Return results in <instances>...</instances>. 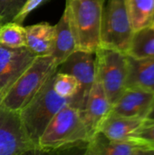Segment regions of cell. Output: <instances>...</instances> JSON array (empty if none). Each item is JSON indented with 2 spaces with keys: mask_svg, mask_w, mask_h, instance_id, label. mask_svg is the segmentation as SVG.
<instances>
[{
  "mask_svg": "<svg viewBox=\"0 0 154 155\" xmlns=\"http://www.w3.org/2000/svg\"><path fill=\"white\" fill-rule=\"evenodd\" d=\"M89 134L81 112L71 104L64 106L50 121L38 141V152L51 153L87 143Z\"/></svg>",
  "mask_w": 154,
  "mask_h": 155,
  "instance_id": "obj_1",
  "label": "cell"
},
{
  "mask_svg": "<svg viewBox=\"0 0 154 155\" xmlns=\"http://www.w3.org/2000/svg\"><path fill=\"white\" fill-rule=\"evenodd\" d=\"M54 74L47 79L31 102L19 111L25 131L37 152L38 141L50 121L64 106L72 104V98L62 97L54 91Z\"/></svg>",
  "mask_w": 154,
  "mask_h": 155,
  "instance_id": "obj_2",
  "label": "cell"
},
{
  "mask_svg": "<svg viewBox=\"0 0 154 155\" xmlns=\"http://www.w3.org/2000/svg\"><path fill=\"white\" fill-rule=\"evenodd\" d=\"M105 0H66L70 25L77 50L95 53L100 47V34Z\"/></svg>",
  "mask_w": 154,
  "mask_h": 155,
  "instance_id": "obj_3",
  "label": "cell"
},
{
  "mask_svg": "<svg viewBox=\"0 0 154 155\" xmlns=\"http://www.w3.org/2000/svg\"><path fill=\"white\" fill-rule=\"evenodd\" d=\"M57 67L51 55L36 56L3 95L1 104L10 110L19 112L31 102L47 79L57 71Z\"/></svg>",
  "mask_w": 154,
  "mask_h": 155,
  "instance_id": "obj_4",
  "label": "cell"
},
{
  "mask_svg": "<svg viewBox=\"0 0 154 155\" xmlns=\"http://www.w3.org/2000/svg\"><path fill=\"white\" fill-rule=\"evenodd\" d=\"M133 34V29L124 0H108L103 13L100 47L127 54Z\"/></svg>",
  "mask_w": 154,
  "mask_h": 155,
  "instance_id": "obj_5",
  "label": "cell"
},
{
  "mask_svg": "<svg viewBox=\"0 0 154 155\" xmlns=\"http://www.w3.org/2000/svg\"><path fill=\"white\" fill-rule=\"evenodd\" d=\"M96 74L113 105L126 89L127 54L118 50L99 47L95 52Z\"/></svg>",
  "mask_w": 154,
  "mask_h": 155,
  "instance_id": "obj_6",
  "label": "cell"
},
{
  "mask_svg": "<svg viewBox=\"0 0 154 155\" xmlns=\"http://www.w3.org/2000/svg\"><path fill=\"white\" fill-rule=\"evenodd\" d=\"M57 71L74 75L79 83V91L72 98L74 107L84 112L96 74L95 53L76 50L58 67Z\"/></svg>",
  "mask_w": 154,
  "mask_h": 155,
  "instance_id": "obj_7",
  "label": "cell"
},
{
  "mask_svg": "<svg viewBox=\"0 0 154 155\" xmlns=\"http://www.w3.org/2000/svg\"><path fill=\"white\" fill-rule=\"evenodd\" d=\"M38 153L28 138L19 112L0 104V155H22Z\"/></svg>",
  "mask_w": 154,
  "mask_h": 155,
  "instance_id": "obj_8",
  "label": "cell"
},
{
  "mask_svg": "<svg viewBox=\"0 0 154 155\" xmlns=\"http://www.w3.org/2000/svg\"><path fill=\"white\" fill-rule=\"evenodd\" d=\"M35 57L36 55L26 46L14 48L0 44V93L2 96L29 67Z\"/></svg>",
  "mask_w": 154,
  "mask_h": 155,
  "instance_id": "obj_9",
  "label": "cell"
},
{
  "mask_svg": "<svg viewBox=\"0 0 154 155\" xmlns=\"http://www.w3.org/2000/svg\"><path fill=\"white\" fill-rule=\"evenodd\" d=\"M87 155H154V149L138 141H116L96 132L87 142Z\"/></svg>",
  "mask_w": 154,
  "mask_h": 155,
  "instance_id": "obj_10",
  "label": "cell"
},
{
  "mask_svg": "<svg viewBox=\"0 0 154 155\" xmlns=\"http://www.w3.org/2000/svg\"><path fill=\"white\" fill-rule=\"evenodd\" d=\"M111 109L112 104L95 74V79L89 93L85 109L84 112H81L89 134V139L99 131L101 124L111 113Z\"/></svg>",
  "mask_w": 154,
  "mask_h": 155,
  "instance_id": "obj_11",
  "label": "cell"
},
{
  "mask_svg": "<svg viewBox=\"0 0 154 155\" xmlns=\"http://www.w3.org/2000/svg\"><path fill=\"white\" fill-rule=\"evenodd\" d=\"M153 102L154 93L138 88H126L112 105L111 113L125 117L146 118Z\"/></svg>",
  "mask_w": 154,
  "mask_h": 155,
  "instance_id": "obj_12",
  "label": "cell"
},
{
  "mask_svg": "<svg viewBox=\"0 0 154 155\" xmlns=\"http://www.w3.org/2000/svg\"><path fill=\"white\" fill-rule=\"evenodd\" d=\"M126 88H138L154 93V55L145 58L127 55Z\"/></svg>",
  "mask_w": 154,
  "mask_h": 155,
  "instance_id": "obj_13",
  "label": "cell"
},
{
  "mask_svg": "<svg viewBox=\"0 0 154 155\" xmlns=\"http://www.w3.org/2000/svg\"><path fill=\"white\" fill-rule=\"evenodd\" d=\"M145 119L125 117L110 113L101 124L99 132L113 140L133 141L136 131L143 124Z\"/></svg>",
  "mask_w": 154,
  "mask_h": 155,
  "instance_id": "obj_14",
  "label": "cell"
},
{
  "mask_svg": "<svg viewBox=\"0 0 154 155\" xmlns=\"http://www.w3.org/2000/svg\"><path fill=\"white\" fill-rule=\"evenodd\" d=\"M54 38L50 55L53 57L57 66H59L77 50L75 39L65 8L59 22L54 25Z\"/></svg>",
  "mask_w": 154,
  "mask_h": 155,
  "instance_id": "obj_15",
  "label": "cell"
},
{
  "mask_svg": "<svg viewBox=\"0 0 154 155\" xmlns=\"http://www.w3.org/2000/svg\"><path fill=\"white\" fill-rule=\"evenodd\" d=\"M54 25L46 22L26 26V47L36 56L50 55L54 38Z\"/></svg>",
  "mask_w": 154,
  "mask_h": 155,
  "instance_id": "obj_16",
  "label": "cell"
},
{
  "mask_svg": "<svg viewBox=\"0 0 154 155\" xmlns=\"http://www.w3.org/2000/svg\"><path fill=\"white\" fill-rule=\"evenodd\" d=\"M127 55L145 58L154 55V28L147 25L133 31Z\"/></svg>",
  "mask_w": 154,
  "mask_h": 155,
  "instance_id": "obj_17",
  "label": "cell"
},
{
  "mask_svg": "<svg viewBox=\"0 0 154 155\" xmlns=\"http://www.w3.org/2000/svg\"><path fill=\"white\" fill-rule=\"evenodd\" d=\"M133 31L150 25L154 12V0H124Z\"/></svg>",
  "mask_w": 154,
  "mask_h": 155,
  "instance_id": "obj_18",
  "label": "cell"
},
{
  "mask_svg": "<svg viewBox=\"0 0 154 155\" xmlns=\"http://www.w3.org/2000/svg\"><path fill=\"white\" fill-rule=\"evenodd\" d=\"M0 44L8 47L26 46V31L21 24L10 21L0 25Z\"/></svg>",
  "mask_w": 154,
  "mask_h": 155,
  "instance_id": "obj_19",
  "label": "cell"
},
{
  "mask_svg": "<svg viewBox=\"0 0 154 155\" xmlns=\"http://www.w3.org/2000/svg\"><path fill=\"white\" fill-rule=\"evenodd\" d=\"M54 89L62 97L73 98L79 91V83L74 75L56 71L54 77Z\"/></svg>",
  "mask_w": 154,
  "mask_h": 155,
  "instance_id": "obj_20",
  "label": "cell"
},
{
  "mask_svg": "<svg viewBox=\"0 0 154 155\" xmlns=\"http://www.w3.org/2000/svg\"><path fill=\"white\" fill-rule=\"evenodd\" d=\"M26 0H0V22L5 24L13 21Z\"/></svg>",
  "mask_w": 154,
  "mask_h": 155,
  "instance_id": "obj_21",
  "label": "cell"
},
{
  "mask_svg": "<svg viewBox=\"0 0 154 155\" xmlns=\"http://www.w3.org/2000/svg\"><path fill=\"white\" fill-rule=\"evenodd\" d=\"M133 140L154 149V121L145 119L143 124L136 131Z\"/></svg>",
  "mask_w": 154,
  "mask_h": 155,
  "instance_id": "obj_22",
  "label": "cell"
},
{
  "mask_svg": "<svg viewBox=\"0 0 154 155\" xmlns=\"http://www.w3.org/2000/svg\"><path fill=\"white\" fill-rule=\"evenodd\" d=\"M44 0H26L21 10L13 19V21L21 24L25 20V18L28 15V14H30L33 10H34Z\"/></svg>",
  "mask_w": 154,
  "mask_h": 155,
  "instance_id": "obj_23",
  "label": "cell"
},
{
  "mask_svg": "<svg viewBox=\"0 0 154 155\" xmlns=\"http://www.w3.org/2000/svg\"><path fill=\"white\" fill-rule=\"evenodd\" d=\"M146 119L151 120V121H154V102L152 105V107H151V109H150V111H149V113H148V114H147V116H146Z\"/></svg>",
  "mask_w": 154,
  "mask_h": 155,
  "instance_id": "obj_24",
  "label": "cell"
},
{
  "mask_svg": "<svg viewBox=\"0 0 154 155\" xmlns=\"http://www.w3.org/2000/svg\"><path fill=\"white\" fill-rule=\"evenodd\" d=\"M151 25L152 27H153L154 28V12H153V15H152V20H151V23H150V25Z\"/></svg>",
  "mask_w": 154,
  "mask_h": 155,
  "instance_id": "obj_25",
  "label": "cell"
},
{
  "mask_svg": "<svg viewBox=\"0 0 154 155\" xmlns=\"http://www.w3.org/2000/svg\"><path fill=\"white\" fill-rule=\"evenodd\" d=\"M2 94H1V93H0V104H1V101H2Z\"/></svg>",
  "mask_w": 154,
  "mask_h": 155,
  "instance_id": "obj_26",
  "label": "cell"
},
{
  "mask_svg": "<svg viewBox=\"0 0 154 155\" xmlns=\"http://www.w3.org/2000/svg\"><path fill=\"white\" fill-rule=\"evenodd\" d=\"M2 25V24H1V22H0V25Z\"/></svg>",
  "mask_w": 154,
  "mask_h": 155,
  "instance_id": "obj_27",
  "label": "cell"
}]
</instances>
